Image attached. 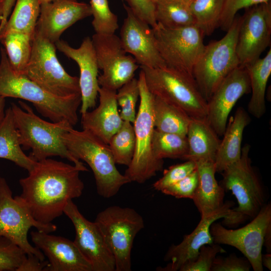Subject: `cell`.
<instances>
[{"label": "cell", "instance_id": "1", "mask_svg": "<svg viewBox=\"0 0 271 271\" xmlns=\"http://www.w3.org/2000/svg\"><path fill=\"white\" fill-rule=\"evenodd\" d=\"M80 172L75 165L50 158L38 161L28 176L19 180L22 193L16 197L37 221L52 223L64 213L69 201L82 194Z\"/></svg>", "mask_w": 271, "mask_h": 271}, {"label": "cell", "instance_id": "2", "mask_svg": "<svg viewBox=\"0 0 271 271\" xmlns=\"http://www.w3.org/2000/svg\"><path fill=\"white\" fill-rule=\"evenodd\" d=\"M0 95L30 102L38 112L52 122L66 120L72 126L77 123L81 94L57 97L45 91L26 75L16 73L10 65L4 48H1Z\"/></svg>", "mask_w": 271, "mask_h": 271}, {"label": "cell", "instance_id": "3", "mask_svg": "<svg viewBox=\"0 0 271 271\" xmlns=\"http://www.w3.org/2000/svg\"><path fill=\"white\" fill-rule=\"evenodd\" d=\"M19 103L20 106L12 103L11 107L20 145L23 150H31L29 156L32 159L38 162L59 156L73 163L83 172L88 171L82 162L71 155L63 141V133L73 126L66 120L46 121L37 115L27 103L22 101Z\"/></svg>", "mask_w": 271, "mask_h": 271}, {"label": "cell", "instance_id": "4", "mask_svg": "<svg viewBox=\"0 0 271 271\" xmlns=\"http://www.w3.org/2000/svg\"><path fill=\"white\" fill-rule=\"evenodd\" d=\"M69 152L92 170L97 193L105 198L115 195L129 179L117 169L108 145L87 130L71 127L62 136Z\"/></svg>", "mask_w": 271, "mask_h": 271}, {"label": "cell", "instance_id": "5", "mask_svg": "<svg viewBox=\"0 0 271 271\" xmlns=\"http://www.w3.org/2000/svg\"><path fill=\"white\" fill-rule=\"evenodd\" d=\"M140 67L154 96L182 109L191 118H206L207 102L192 77L167 66Z\"/></svg>", "mask_w": 271, "mask_h": 271}, {"label": "cell", "instance_id": "6", "mask_svg": "<svg viewBox=\"0 0 271 271\" xmlns=\"http://www.w3.org/2000/svg\"><path fill=\"white\" fill-rule=\"evenodd\" d=\"M250 149V145H245L239 160L221 173V186L224 190L231 191L238 203V206L231 208L230 214L223 219L224 225L235 226L253 218L264 205L263 189L251 165Z\"/></svg>", "mask_w": 271, "mask_h": 271}, {"label": "cell", "instance_id": "7", "mask_svg": "<svg viewBox=\"0 0 271 271\" xmlns=\"http://www.w3.org/2000/svg\"><path fill=\"white\" fill-rule=\"evenodd\" d=\"M138 79L140 103L133 123L135 149L132 161L124 175L130 182L144 183L162 170L164 162L155 157L152 150L153 136L155 129L153 111L154 95L147 87L142 70Z\"/></svg>", "mask_w": 271, "mask_h": 271}, {"label": "cell", "instance_id": "8", "mask_svg": "<svg viewBox=\"0 0 271 271\" xmlns=\"http://www.w3.org/2000/svg\"><path fill=\"white\" fill-rule=\"evenodd\" d=\"M240 17L235 18L225 35L205 45L193 70L194 79L207 102L221 82L239 66L236 46Z\"/></svg>", "mask_w": 271, "mask_h": 271}, {"label": "cell", "instance_id": "9", "mask_svg": "<svg viewBox=\"0 0 271 271\" xmlns=\"http://www.w3.org/2000/svg\"><path fill=\"white\" fill-rule=\"evenodd\" d=\"M56 49L55 44L35 30L24 75L54 96L67 97L81 94L79 78L65 71L57 58Z\"/></svg>", "mask_w": 271, "mask_h": 271}, {"label": "cell", "instance_id": "10", "mask_svg": "<svg viewBox=\"0 0 271 271\" xmlns=\"http://www.w3.org/2000/svg\"><path fill=\"white\" fill-rule=\"evenodd\" d=\"M94 221L113 256L115 271L131 270L133 242L145 226L143 217L132 208L114 205L99 212Z\"/></svg>", "mask_w": 271, "mask_h": 271}, {"label": "cell", "instance_id": "11", "mask_svg": "<svg viewBox=\"0 0 271 271\" xmlns=\"http://www.w3.org/2000/svg\"><path fill=\"white\" fill-rule=\"evenodd\" d=\"M38 231L51 233L57 229L53 223L45 224L37 221L27 207L16 196L7 181L0 177V236L5 237L19 246L27 254H33L41 260L45 256L28 239L31 227Z\"/></svg>", "mask_w": 271, "mask_h": 271}, {"label": "cell", "instance_id": "12", "mask_svg": "<svg viewBox=\"0 0 271 271\" xmlns=\"http://www.w3.org/2000/svg\"><path fill=\"white\" fill-rule=\"evenodd\" d=\"M153 29L158 50L166 65L193 78L194 67L205 46L202 31L195 25L167 28L157 24Z\"/></svg>", "mask_w": 271, "mask_h": 271}, {"label": "cell", "instance_id": "13", "mask_svg": "<svg viewBox=\"0 0 271 271\" xmlns=\"http://www.w3.org/2000/svg\"><path fill=\"white\" fill-rule=\"evenodd\" d=\"M271 225V205L264 204L252 220L237 229H228L213 222L210 228L213 242L230 245L239 250L254 271H262L261 250L263 237Z\"/></svg>", "mask_w": 271, "mask_h": 271}, {"label": "cell", "instance_id": "14", "mask_svg": "<svg viewBox=\"0 0 271 271\" xmlns=\"http://www.w3.org/2000/svg\"><path fill=\"white\" fill-rule=\"evenodd\" d=\"M99 69L100 87L117 91L134 77L139 67L134 58L123 48L119 37L112 35L94 34L92 37Z\"/></svg>", "mask_w": 271, "mask_h": 271}, {"label": "cell", "instance_id": "15", "mask_svg": "<svg viewBox=\"0 0 271 271\" xmlns=\"http://www.w3.org/2000/svg\"><path fill=\"white\" fill-rule=\"evenodd\" d=\"M246 10L240 17L236 46L239 66L245 67L258 59L270 43V1Z\"/></svg>", "mask_w": 271, "mask_h": 271}, {"label": "cell", "instance_id": "16", "mask_svg": "<svg viewBox=\"0 0 271 271\" xmlns=\"http://www.w3.org/2000/svg\"><path fill=\"white\" fill-rule=\"evenodd\" d=\"M64 213L74 226L75 236L73 242L91 264L93 270L115 271L113 256L96 223L87 220L72 200L67 203Z\"/></svg>", "mask_w": 271, "mask_h": 271}, {"label": "cell", "instance_id": "17", "mask_svg": "<svg viewBox=\"0 0 271 271\" xmlns=\"http://www.w3.org/2000/svg\"><path fill=\"white\" fill-rule=\"evenodd\" d=\"M246 67L238 66L219 84L207 102L206 120L217 135L222 136L229 114L243 95L250 92Z\"/></svg>", "mask_w": 271, "mask_h": 271}, {"label": "cell", "instance_id": "18", "mask_svg": "<svg viewBox=\"0 0 271 271\" xmlns=\"http://www.w3.org/2000/svg\"><path fill=\"white\" fill-rule=\"evenodd\" d=\"M123 7L126 16L119 38L125 51L131 55L140 66L157 68L166 66L158 50L153 29L125 4Z\"/></svg>", "mask_w": 271, "mask_h": 271}, {"label": "cell", "instance_id": "19", "mask_svg": "<svg viewBox=\"0 0 271 271\" xmlns=\"http://www.w3.org/2000/svg\"><path fill=\"white\" fill-rule=\"evenodd\" d=\"M55 44L57 49L74 60L79 67L81 95L80 112L82 114L95 106L100 87L98 82L99 68L92 39L85 37L77 48L72 47L66 41L60 39Z\"/></svg>", "mask_w": 271, "mask_h": 271}, {"label": "cell", "instance_id": "20", "mask_svg": "<svg viewBox=\"0 0 271 271\" xmlns=\"http://www.w3.org/2000/svg\"><path fill=\"white\" fill-rule=\"evenodd\" d=\"M91 16L90 5L77 0H52L40 5L36 31L55 44L68 28Z\"/></svg>", "mask_w": 271, "mask_h": 271}, {"label": "cell", "instance_id": "21", "mask_svg": "<svg viewBox=\"0 0 271 271\" xmlns=\"http://www.w3.org/2000/svg\"><path fill=\"white\" fill-rule=\"evenodd\" d=\"M233 206V202L227 201L215 211L201 216L200 222L190 234L185 235L180 243L172 244L169 247L164 257V260L169 263L165 267L157 270H179L184 263L197 256L202 246L213 243L210 232L211 224L220 218H226L230 214Z\"/></svg>", "mask_w": 271, "mask_h": 271}, {"label": "cell", "instance_id": "22", "mask_svg": "<svg viewBox=\"0 0 271 271\" xmlns=\"http://www.w3.org/2000/svg\"><path fill=\"white\" fill-rule=\"evenodd\" d=\"M35 247L48 258L44 271H93L73 241L39 231L31 232Z\"/></svg>", "mask_w": 271, "mask_h": 271}, {"label": "cell", "instance_id": "23", "mask_svg": "<svg viewBox=\"0 0 271 271\" xmlns=\"http://www.w3.org/2000/svg\"><path fill=\"white\" fill-rule=\"evenodd\" d=\"M116 91L100 87L98 92V106L81 114L83 129L91 132L107 145L123 121L117 108Z\"/></svg>", "mask_w": 271, "mask_h": 271}, {"label": "cell", "instance_id": "24", "mask_svg": "<svg viewBox=\"0 0 271 271\" xmlns=\"http://www.w3.org/2000/svg\"><path fill=\"white\" fill-rule=\"evenodd\" d=\"M250 119L248 113L241 107H238L234 115L228 119L214 162L216 172L222 173L239 160L243 133Z\"/></svg>", "mask_w": 271, "mask_h": 271}, {"label": "cell", "instance_id": "25", "mask_svg": "<svg viewBox=\"0 0 271 271\" xmlns=\"http://www.w3.org/2000/svg\"><path fill=\"white\" fill-rule=\"evenodd\" d=\"M198 184L192 200L201 216L208 215L224 204L225 190L215 179L214 162L196 163Z\"/></svg>", "mask_w": 271, "mask_h": 271}, {"label": "cell", "instance_id": "26", "mask_svg": "<svg viewBox=\"0 0 271 271\" xmlns=\"http://www.w3.org/2000/svg\"><path fill=\"white\" fill-rule=\"evenodd\" d=\"M186 137L188 152L185 161L214 163L220 140L206 118H192Z\"/></svg>", "mask_w": 271, "mask_h": 271}, {"label": "cell", "instance_id": "27", "mask_svg": "<svg viewBox=\"0 0 271 271\" xmlns=\"http://www.w3.org/2000/svg\"><path fill=\"white\" fill-rule=\"evenodd\" d=\"M0 158L12 161L28 172L30 171L37 162L23 151L11 106L6 109L5 117L0 125Z\"/></svg>", "mask_w": 271, "mask_h": 271}, {"label": "cell", "instance_id": "28", "mask_svg": "<svg viewBox=\"0 0 271 271\" xmlns=\"http://www.w3.org/2000/svg\"><path fill=\"white\" fill-rule=\"evenodd\" d=\"M249 78L251 96L247 105L248 113L257 118L266 111L265 89L271 73V50L265 56L259 58L245 67Z\"/></svg>", "mask_w": 271, "mask_h": 271}, {"label": "cell", "instance_id": "29", "mask_svg": "<svg viewBox=\"0 0 271 271\" xmlns=\"http://www.w3.org/2000/svg\"><path fill=\"white\" fill-rule=\"evenodd\" d=\"M153 111L156 129L186 136L192 118L186 112L156 96Z\"/></svg>", "mask_w": 271, "mask_h": 271}, {"label": "cell", "instance_id": "30", "mask_svg": "<svg viewBox=\"0 0 271 271\" xmlns=\"http://www.w3.org/2000/svg\"><path fill=\"white\" fill-rule=\"evenodd\" d=\"M157 23L167 28L195 25L189 3L183 0H154Z\"/></svg>", "mask_w": 271, "mask_h": 271}, {"label": "cell", "instance_id": "31", "mask_svg": "<svg viewBox=\"0 0 271 271\" xmlns=\"http://www.w3.org/2000/svg\"><path fill=\"white\" fill-rule=\"evenodd\" d=\"M40 5L38 0H16L13 12L0 35L14 31L33 38L40 15Z\"/></svg>", "mask_w": 271, "mask_h": 271}, {"label": "cell", "instance_id": "32", "mask_svg": "<svg viewBox=\"0 0 271 271\" xmlns=\"http://www.w3.org/2000/svg\"><path fill=\"white\" fill-rule=\"evenodd\" d=\"M32 38L25 33L9 32L0 35V42L5 47L13 71L24 74L30 59Z\"/></svg>", "mask_w": 271, "mask_h": 271}, {"label": "cell", "instance_id": "33", "mask_svg": "<svg viewBox=\"0 0 271 271\" xmlns=\"http://www.w3.org/2000/svg\"><path fill=\"white\" fill-rule=\"evenodd\" d=\"M152 150L155 157L159 160L165 158L185 160L188 152L186 136L167 133L154 129Z\"/></svg>", "mask_w": 271, "mask_h": 271}, {"label": "cell", "instance_id": "34", "mask_svg": "<svg viewBox=\"0 0 271 271\" xmlns=\"http://www.w3.org/2000/svg\"><path fill=\"white\" fill-rule=\"evenodd\" d=\"M224 0H191L189 7L195 25L204 36L211 35L219 27Z\"/></svg>", "mask_w": 271, "mask_h": 271}, {"label": "cell", "instance_id": "35", "mask_svg": "<svg viewBox=\"0 0 271 271\" xmlns=\"http://www.w3.org/2000/svg\"><path fill=\"white\" fill-rule=\"evenodd\" d=\"M132 123L123 121L108 144L115 164L128 166L135 149V134Z\"/></svg>", "mask_w": 271, "mask_h": 271}, {"label": "cell", "instance_id": "36", "mask_svg": "<svg viewBox=\"0 0 271 271\" xmlns=\"http://www.w3.org/2000/svg\"><path fill=\"white\" fill-rule=\"evenodd\" d=\"M89 5L95 34H114L118 28L117 17L110 10L108 0H90Z\"/></svg>", "mask_w": 271, "mask_h": 271}, {"label": "cell", "instance_id": "37", "mask_svg": "<svg viewBox=\"0 0 271 271\" xmlns=\"http://www.w3.org/2000/svg\"><path fill=\"white\" fill-rule=\"evenodd\" d=\"M116 91L117 105L120 106L119 114L123 121L133 123L136 117V105L140 97L138 79L133 77Z\"/></svg>", "mask_w": 271, "mask_h": 271}, {"label": "cell", "instance_id": "38", "mask_svg": "<svg viewBox=\"0 0 271 271\" xmlns=\"http://www.w3.org/2000/svg\"><path fill=\"white\" fill-rule=\"evenodd\" d=\"M226 251L218 244L213 243L202 246L193 259L184 263L180 267L179 271H211L213 261L219 253Z\"/></svg>", "mask_w": 271, "mask_h": 271}, {"label": "cell", "instance_id": "39", "mask_svg": "<svg viewBox=\"0 0 271 271\" xmlns=\"http://www.w3.org/2000/svg\"><path fill=\"white\" fill-rule=\"evenodd\" d=\"M26 256L19 246L0 236V271H17Z\"/></svg>", "mask_w": 271, "mask_h": 271}, {"label": "cell", "instance_id": "40", "mask_svg": "<svg viewBox=\"0 0 271 271\" xmlns=\"http://www.w3.org/2000/svg\"><path fill=\"white\" fill-rule=\"evenodd\" d=\"M196 169V163L189 160L171 166L164 170L162 177L153 184V187L154 189L161 191L185 178Z\"/></svg>", "mask_w": 271, "mask_h": 271}, {"label": "cell", "instance_id": "41", "mask_svg": "<svg viewBox=\"0 0 271 271\" xmlns=\"http://www.w3.org/2000/svg\"><path fill=\"white\" fill-rule=\"evenodd\" d=\"M270 0H224L219 27L227 31L232 24L238 11Z\"/></svg>", "mask_w": 271, "mask_h": 271}, {"label": "cell", "instance_id": "42", "mask_svg": "<svg viewBox=\"0 0 271 271\" xmlns=\"http://www.w3.org/2000/svg\"><path fill=\"white\" fill-rule=\"evenodd\" d=\"M198 184V175L196 169L193 172L178 182L170 185L161 192L177 198L192 199Z\"/></svg>", "mask_w": 271, "mask_h": 271}, {"label": "cell", "instance_id": "43", "mask_svg": "<svg viewBox=\"0 0 271 271\" xmlns=\"http://www.w3.org/2000/svg\"><path fill=\"white\" fill-rule=\"evenodd\" d=\"M127 6L140 19L149 24L152 28L157 23L155 16L154 0H123Z\"/></svg>", "mask_w": 271, "mask_h": 271}, {"label": "cell", "instance_id": "44", "mask_svg": "<svg viewBox=\"0 0 271 271\" xmlns=\"http://www.w3.org/2000/svg\"><path fill=\"white\" fill-rule=\"evenodd\" d=\"M251 266L245 257H238L231 254L226 257H216L211 271H249Z\"/></svg>", "mask_w": 271, "mask_h": 271}, {"label": "cell", "instance_id": "45", "mask_svg": "<svg viewBox=\"0 0 271 271\" xmlns=\"http://www.w3.org/2000/svg\"><path fill=\"white\" fill-rule=\"evenodd\" d=\"M48 264V260H41L35 255L27 254L17 271H44Z\"/></svg>", "mask_w": 271, "mask_h": 271}, {"label": "cell", "instance_id": "46", "mask_svg": "<svg viewBox=\"0 0 271 271\" xmlns=\"http://www.w3.org/2000/svg\"><path fill=\"white\" fill-rule=\"evenodd\" d=\"M263 246L267 253H271V225L267 228L263 237Z\"/></svg>", "mask_w": 271, "mask_h": 271}, {"label": "cell", "instance_id": "47", "mask_svg": "<svg viewBox=\"0 0 271 271\" xmlns=\"http://www.w3.org/2000/svg\"><path fill=\"white\" fill-rule=\"evenodd\" d=\"M261 263L262 266H264L271 270V253H267L261 255Z\"/></svg>", "mask_w": 271, "mask_h": 271}, {"label": "cell", "instance_id": "48", "mask_svg": "<svg viewBox=\"0 0 271 271\" xmlns=\"http://www.w3.org/2000/svg\"><path fill=\"white\" fill-rule=\"evenodd\" d=\"M6 98L0 95V125L2 123L5 115Z\"/></svg>", "mask_w": 271, "mask_h": 271}, {"label": "cell", "instance_id": "49", "mask_svg": "<svg viewBox=\"0 0 271 271\" xmlns=\"http://www.w3.org/2000/svg\"><path fill=\"white\" fill-rule=\"evenodd\" d=\"M6 0H0V24L3 21Z\"/></svg>", "mask_w": 271, "mask_h": 271}, {"label": "cell", "instance_id": "50", "mask_svg": "<svg viewBox=\"0 0 271 271\" xmlns=\"http://www.w3.org/2000/svg\"><path fill=\"white\" fill-rule=\"evenodd\" d=\"M40 5L51 2L52 0H38Z\"/></svg>", "mask_w": 271, "mask_h": 271}, {"label": "cell", "instance_id": "51", "mask_svg": "<svg viewBox=\"0 0 271 271\" xmlns=\"http://www.w3.org/2000/svg\"><path fill=\"white\" fill-rule=\"evenodd\" d=\"M2 29H3V27L1 25H0V33Z\"/></svg>", "mask_w": 271, "mask_h": 271}, {"label": "cell", "instance_id": "52", "mask_svg": "<svg viewBox=\"0 0 271 271\" xmlns=\"http://www.w3.org/2000/svg\"><path fill=\"white\" fill-rule=\"evenodd\" d=\"M183 1L187 2L188 3H189L191 0H183Z\"/></svg>", "mask_w": 271, "mask_h": 271}]
</instances>
